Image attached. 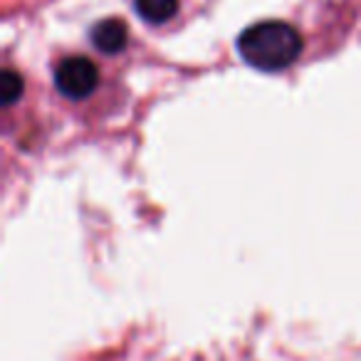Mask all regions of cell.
<instances>
[{
	"instance_id": "1",
	"label": "cell",
	"mask_w": 361,
	"mask_h": 361,
	"mask_svg": "<svg viewBox=\"0 0 361 361\" xmlns=\"http://www.w3.org/2000/svg\"><path fill=\"white\" fill-rule=\"evenodd\" d=\"M238 52L250 67L280 72L300 60L302 37L287 23H257L238 37Z\"/></svg>"
},
{
	"instance_id": "2",
	"label": "cell",
	"mask_w": 361,
	"mask_h": 361,
	"mask_svg": "<svg viewBox=\"0 0 361 361\" xmlns=\"http://www.w3.org/2000/svg\"><path fill=\"white\" fill-rule=\"evenodd\" d=\"M99 85L97 65L87 57H67L55 70V87L67 99H85Z\"/></svg>"
},
{
	"instance_id": "3",
	"label": "cell",
	"mask_w": 361,
	"mask_h": 361,
	"mask_svg": "<svg viewBox=\"0 0 361 361\" xmlns=\"http://www.w3.org/2000/svg\"><path fill=\"white\" fill-rule=\"evenodd\" d=\"M92 42L104 55H116V52H121L126 47V25L121 20L99 23L92 30Z\"/></svg>"
},
{
	"instance_id": "4",
	"label": "cell",
	"mask_w": 361,
	"mask_h": 361,
	"mask_svg": "<svg viewBox=\"0 0 361 361\" xmlns=\"http://www.w3.org/2000/svg\"><path fill=\"white\" fill-rule=\"evenodd\" d=\"M134 8L149 25H161L176 16L178 0H134Z\"/></svg>"
},
{
	"instance_id": "5",
	"label": "cell",
	"mask_w": 361,
	"mask_h": 361,
	"mask_svg": "<svg viewBox=\"0 0 361 361\" xmlns=\"http://www.w3.org/2000/svg\"><path fill=\"white\" fill-rule=\"evenodd\" d=\"M23 94V80L16 75V72L8 70L6 75H3V82H0V97H3V104H13V102H18Z\"/></svg>"
}]
</instances>
